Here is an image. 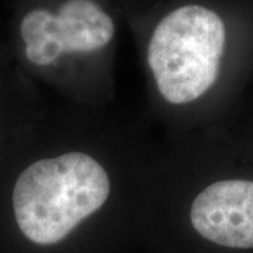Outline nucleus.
<instances>
[{"label":"nucleus","instance_id":"7ed1b4c3","mask_svg":"<svg viewBox=\"0 0 253 253\" xmlns=\"http://www.w3.org/2000/svg\"><path fill=\"white\" fill-rule=\"evenodd\" d=\"M24 56L37 68L99 58L117 36L110 0H41L18 23Z\"/></svg>","mask_w":253,"mask_h":253},{"label":"nucleus","instance_id":"f257e3e1","mask_svg":"<svg viewBox=\"0 0 253 253\" xmlns=\"http://www.w3.org/2000/svg\"><path fill=\"white\" fill-rule=\"evenodd\" d=\"M110 196L103 165L84 152H66L31 163L13 189V211L21 234L41 246L59 244Z\"/></svg>","mask_w":253,"mask_h":253},{"label":"nucleus","instance_id":"20e7f679","mask_svg":"<svg viewBox=\"0 0 253 253\" xmlns=\"http://www.w3.org/2000/svg\"><path fill=\"white\" fill-rule=\"evenodd\" d=\"M190 222L212 244L253 249V181L232 179L207 186L191 203Z\"/></svg>","mask_w":253,"mask_h":253},{"label":"nucleus","instance_id":"f03ea898","mask_svg":"<svg viewBox=\"0 0 253 253\" xmlns=\"http://www.w3.org/2000/svg\"><path fill=\"white\" fill-rule=\"evenodd\" d=\"M228 28L217 10L197 0L174 1L151 24L145 58L163 99L186 104L217 82Z\"/></svg>","mask_w":253,"mask_h":253}]
</instances>
